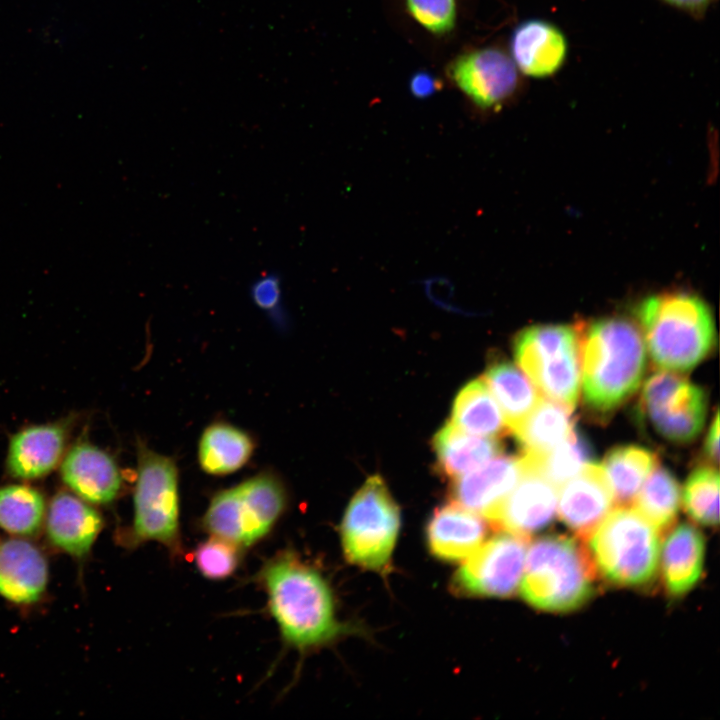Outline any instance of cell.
Listing matches in <instances>:
<instances>
[{
	"label": "cell",
	"instance_id": "26",
	"mask_svg": "<svg viewBox=\"0 0 720 720\" xmlns=\"http://www.w3.org/2000/svg\"><path fill=\"white\" fill-rule=\"evenodd\" d=\"M254 448L253 439L245 431L228 423H213L201 435L199 464L208 474L227 475L242 468Z\"/></svg>",
	"mask_w": 720,
	"mask_h": 720
},
{
	"label": "cell",
	"instance_id": "22",
	"mask_svg": "<svg viewBox=\"0 0 720 720\" xmlns=\"http://www.w3.org/2000/svg\"><path fill=\"white\" fill-rule=\"evenodd\" d=\"M486 522L479 514L457 504L437 508L429 519L426 538L431 553L445 561L469 557L485 541Z\"/></svg>",
	"mask_w": 720,
	"mask_h": 720
},
{
	"label": "cell",
	"instance_id": "9",
	"mask_svg": "<svg viewBox=\"0 0 720 720\" xmlns=\"http://www.w3.org/2000/svg\"><path fill=\"white\" fill-rule=\"evenodd\" d=\"M400 511L385 481L369 477L348 504L341 524L344 554L352 564L383 572L400 530Z\"/></svg>",
	"mask_w": 720,
	"mask_h": 720
},
{
	"label": "cell",
	"instance_id": "1",
	"mask_svg": "<svg viewBox=\"0 0 720 720\" xmlns=\"http://www.w3.org/2000/svg\"><path fill=\"white\" fill-rule=\"evenodd\" d=\"M256 580L266 594L267 609L288 646L306 651L343 633L327 581L294 552L282 551L267 560Z\"/></svg>",
	"mask_w": 720,
	"mask_h": 720
},
{
	"label": "cell",
	"instance_id": "33",
	"mask_svg": "<svg viewBox=\"0 0 720 720\" xmlns=\"http://www.w3.org/2000/svg\"><path fill=\"white\" fill-rule=\"evenodd\" d=\"M683 505L697 523L717 526L719 522V473L712 466L696 468L683 489Z\"/></svg>",
	"mask_w": 720,
	"mask_h": 720
},
{
	"label": "cell",
	"instance_id": "16",
	"mask_svg": "<svg viewBox=\"0 0 720 720\" xmlns=\"http://www.w3.org/2000/svg\"><path fill=\"white\" fill-rule=\"evenodd\" d=\"M508 53L522 76L544 79L554 76L565 65L569 43L557 25L532 18L514 27Z\"/></svg>",
	"mask_w": 720,
	"mask_h": 720
},
{
	"label": "cell",
	"instance_id": "13",
	"mask_svg": "<svg viewBox=\"0 0 720 720\" xmlns=\"http://www.w3.org/2000/svg\"><path fill=\"white\" fill-rule=\"evenodd\" d=\"M473 0H386L393 23L414 44L443 49L471 16Z\"/></svg>",
	"mask_w": 720,
	"mask_h": 720
},
{
	"label": "cell",
	"instance_id": "31",
	"mask_svg": "<svg viewBox=\"0 0 720 720\" xmlns=\"http://www.w3.org/2000/svg\"><path fill=\"white\" fill-rule=\"evenodd\" d=\"M648 475L633 504L659 532H663L672 526L677 517L680 486L673 474L658 464Z\"/></svg>",
	"mask_w": 720,
	"mask_h": 720
},
{
	"label": "cell",
	"instance_id": "20",
	"mask_svg": "<svg viewBox=\"0 0 720 720\" xmlns=\"http://www.w3.org/2000/svg\"><path fill=\"white\" fill-rule=\"evenodd\" d=\"M523 473L521 457L495 456L451 486L454 502L491 520Z\"/></svg>",
	"mask_w": 720,
	"mask_h": 720
},
{
	"label": "cell",
	"instance_id": "23",
	"mask_svg": "<svg viewBox=\"0 0 720 720\" xmlns=\"http://www.w3.org/2000/svg\"><path fill=\"white\" fill-rule=\"evenodd\" d=\"M705 554L704 537L694 526L682 523L664 541L661 568L667 592L680 597L701 577Z\"/></svg>",
	"mask_w": 720,
	"mask_h": 720
},
{
	"label": "cell",
	"instance_id": "30",
	"mask_svg": "<svg viewBox=\"0 0 720 720\" xmlns=\"http://www.w3.org/2000/svg\"><path fill=\"white\" fill-rule=\"evenodd\" d=\"M46 514L43 494L25 484L0 487V529L16 537L36 535Z\"/></svg>",
	"mask_w": 720,
	"mask_h": 720
},
{
	"label": "cell",
	"instance_id": "4",
	"mask_svg": "<svg viewBox=\"0 0 720 720\" xmlns=\"http://www.w3.org/2000/svg\"><path fill=\"white\" fill-rule=\"evenodd\" d=\"M596 566L574 538L547 535L528 549L520 593L531 606L550 612L581 607L595 591Z\"/></svg>",
	"mask_w": 720,
	"mask_h": 720
},
{
	"label": "cell",
	"instance_id": "2",
	"mask_svg": "<svg viewBox=\"0 0 720 720\" xmlns=\"http://www.w3.org/2000/svg\"><path fill=\"white\" fill-rule=\"evenodd\" d=\"M580 333V370L585 405L607 414L639 387L647 354L642 332L631 321L609 317L592 322Z\"/></svg>",
	"mask_w": 720,
	"mask_h": 720
},
{
	"label": "cell",
	"instance_id": "35",
	"mask_svg": "<svg viewBox=\"0 0 720 720\" xmlns=\"http://www.w3.org/2000/svg\"><path fill=\"white\" fill-rule=\"evenodd\" d=\"M251 297L254 303L263 310H273L280 302V279L274 274L263 275L258 278L252 288Z\"/></svg>",
	"mask_w": 720,
	"mask_h": 720
},
{
	"label": "cell",
	"instance_id": "37",
	"mask_svg": "<svg viewBox=\"0 0 720 720\" xmlns=\"http://www.w3.org/2000/svg\"><path fill=\"white\" fill-rule=\"evenodd\" d=\"M705 456L717 465L719 459V415L716 412L713 422L708 430L704 445Z\"/></svg>",
	"mask_w": 720,
	"mask_h": 720
},
{
	"label": "cell",
	"instance_id": "8",
	"mask_svg": "<svg viewBox=\"0 0 720 720\" xmlns=\"http://www.w3.org/2000/svg\"><path fill=\"white\" fill-rule=\"evenodd\" d=\"M133 522L129 544L154 541L170 553H181L179 526L178 471L174 460L137 446L136 483L133 494Z\"/></svg>",
	"mask_w": 720,
	"mask_h": 720
},
{
	"label": "cell",
	"instance_id": "27",
	"mask_svg": "<svg viewBox=\"0 0 720 720\" xmlns=\"http://www.w3.org/2000/svg\"><path fill=\"white\" fill-rule=\"evenodd\" d=\"M484 382L498 403L509 431L521 422L542 398L537 388L510 361H492Z\"/></svg>",
	"mask_w": 720,
	"mask_h": 720
},
{
	"label": "cell",
	"instance_id": "3",
	"mask_svg": "<svg viewBox=\"0 0 720 720\" xmlns=\"http://www.w3.org/2000/svg\"><path fill=\"white\" fill-rule=\"evenodd\" d=\"M638 316L651 359L665 370L688 371L714 346L713 316L698 296L682 292L650 296L640 304Z\"/></svg>",
	"mask_w": 720,
	"mask_h": 720
},
{
	"label": "cell",
	"instance_id": "28",
	"mask_svg": "<svg viewBox=\"0 0 720 720\" xmlns=\"http://www.w3.org/2000/svg\"><path fill=\"white\" fill-rule=\"evenodd\" d=\"M452 424L477 436L496 438L509 431L504 415L483 379L468 382L452 406Z\"/></svg>",
	"mask_w": 720,
	"mask_h": 720
},
{
	"label": "cell",
	"instance_id": "15",
	"mask_svg": "<svg viewBox=\"0 0 720 720\" xmlns=\"http://www.w3.org/2000/svg\"><path fill=\"white\" fill-rule=\"evenodd\" d=\"M558 515L578 538L586 540L610 512L612 492L602 465L588 463L559 486Z\"/></svg>",
	"mask_w": 720,
	"mask_h": 720
},
{
	"label": "cell",
	"instance_id": "14",
	"mask_svg": "<svg viewBox=\"0 0 720 720\" xmlns=\"http://www.w3.org/2000/svg\"><path fill=\"white\" fill-rule=\"evenodd\" d=\"M556 488L523 463L520 479L490 521L503 531L527 538L553 520L557 509Z\"/></svg>",
	"mask_w": 720,
	"mask_h": 720
},
{
	"label": "cell",
	"instance_id": "7",
	"mask_svg": "<svg viewBox=\"0 0 720 720\" xmlns=\"http://www.w3.org/2000/svg\"><path fill=\"white\" fill-rule=\"evenodd\" d=\"M517 364L537 390L574 408L580 391V333L563 324L534 325L518 333L513 345Z\"/></svg>",
	"mask_w": 720,
	"mask_h": 720
},
{
	"label": "cell",
	"instance_id": "29",
	"mask_svg": "<svg viewBox=\"0 0 720 720\" xmlns=\"http://www.w3.org/2000/svg\"><path fill=\"white\" fill-rule=\"evenodd\" d=\"M657 465V457L650 450L636 445H623L611 449L603 461L613 497L618 507L633 504L651 470Z\"/></svg>",
	"mask_w": 720,
	"mask_h": 720
},
{
	"label": "cell",
	"instance_id": "18",
	"mask_svg": "<svg viewBox=\"0 0 720 720\" xmlns=\"http://www.w3.org/2000/svg\"><path fill=\"white\" fill-rule=\"evenodd\" d=\"M44 521L50 543L77 559L88 555L103 528L101 514L90 503L64 491L51 499Z\"/></svg>",
	"mask_w": 720,
	"mask_h": 720
},
{
	"label": "cell",
	"instance_id": "21",
	"mask_svg": "<svg viewBox=\"0 0 720 720\" xmlns=\"http://www.w3.org/2000/svg\"><path fill=\"white\" fill-rule=\"evenodd\" d=\"M48 564L32 542L10 538L0 542V596L19 605L39 601L48 584Z\"/></svg>",
	"mask_w": 720,
	"mask_h": 720
},
{
	"label": "cell",
	"instance_id": "24",
	"mask_svg": "<svg viewBox=\"0 0 720 720\" xmlns=\"http://www.w3.org/2000/svg\"><path fill=\"white\" fill-rule=\"evenodd\" d=\"M433 450L438 471L455 479L497 456L502 445L495 438L473 435L447 423L434 435Z\"/></svg>",
	"mask_w": 720,
	"mask_h": 720
},
{
	"label": "cell",
	"instance_id": "34",
	"mask_svg": "<svg viewBox=\"0 0 720 720\" xmlns=\"http://www.w3.org/2000/svg\"><path fill=\"white\" fill-rule=\"evenodd\" d=\"M241 548L218 537L210 536L194 551L199 572L208 579L220 580L232 575L239 566Z\"/></svg>",
	"mask_w": 720,
	"mask_h": 720
},
{
	"label": "cell",
	"instance_id": "36",
	"mask_svg": "<svg viewBox=\"0 0 720 720\" xmlns=\"http://www.w3.org/2000/svg\"><path fill=\"white\" fill-rule=\"evenodd\" d=\"M409 92L417 99H426L443 88L442 80L430 71L420 70L411 75L408 81Z\"/></svg>",
	"mask_w": 720,
	"mask_h": 720
},
{
	"label": "cell",
	"instance_id": "11",
	"mask_svg": "<svg viewBox=\"0 0 720 720\" xmlns=\"http://www.w3.org/2000/svg\"><path fill=\"white\" fill-rule=\"evenodd\" d=\"M640 410L654 430L676 443H688L701 432L707 413L705 391L683 376L653 373L645 382Z\"/></svg>",
	"mask_w": 720,
	"mask_h": 720
},
{
	"label": "cell",
	"instance_id": "25",
	"mask_svg": "<svg viewBox=\"0 0 720 720\" xmlns=\"http://www.w3.org/2000/svg\"><path fill=\"white\" fill-rule=\"evenodd\" d=\"M573 408L541 398L531 412L510 432L524 455L538 456L565 440L575 429Z\"/></svg>",
	"mask_w": 720,
	"mask_h": 720
},
{
	"label": "cell",
	"instance_id": "5",
	"mask_svg": "<svg viewBox=\"0 0 720 720\" xmlns=\"http://www.w3.org/2000/svg\"><path fill=\"white\" fill-rule=\"evenodd\" d=\"M659 534L635 508L618 507L588 538L596 569L617 585L641 587L652 583L660 561Z\"/></svg>",
	"mask_w": 720,
	"mask_h": 720
},
{
	"label": "cell",
	"instance_id": "12",
	"mask_svg": "<svg viewBox=\"0 0 720 720\" xmlns=\"http://www.w3.org/2000/svg\"><path fill=\"white\" fill-rule=\"evenodd\" d=\"M527 538L503 531L473 552L454 577L456 590L470 596L506 597L522 577Z\"/></svg>",
	"mask_w": 720,
	"mask_h": 720
},
{
	"label": "cell",
	"instance_id": "32",
	"mask_svg": "<svg viewBox=\"0 0 720 720\" xmlns=\"http://www.w3.org/2000/svg\"><path fill=\"white\" fill-rule=\"evenodd\" d=\"M525 466L559 487L591 462L589 441L577 430L551 450L538 456L522 455Z\"/></svg>",
	"mask_w": 720,
	"mask_h": 720
},
{
	"label": "cell",
	"instance_id": "10",
	"mask_svg": "<svg viewBox=\"0 0 720 720\" xmlns=\"http://www.w3.org/2000/svg\"><path fill=\"white\" fill-rule=\"evenodd\" d=\"M446 80L476 111L495 112L522 88V75L508 50L496 45L469 46L449 59Z\"/></svg>",
	"mask_w": 720,
	"mask_h": 720
},
{
	"label": "cell",
	"instance_id": "38",
	"mask_svg": "<svg viewBox=\"0 0 720 720\" xmlns=\"http://www.w3.org/2000/svg\"><path fill=\"white\" fill-rule=\"evenodd\" d=\"M664 3L677 8L690 16L700 18L704 16L712 0H661Z\"/></svg>",
	"mask_w": 720,
	"mask_h": 720
},
{
	"label": "cell",
	"instance_id": "19",
	"mask_svg": "<svg viewBox=\"0 0 720 720\" xmlns=\"http://www.w3.org/2000/svg\"><path fill=\"white\" fill-rule=\"evenodd\" d=\"M66 421L26 427L15 433L8 445L9 475L33 480L49 474L63 457L68 438Z\"/></svg>",
	"mask_w": 720,
	"mask_h": 720
},
{
	"label": "cell",
	"instance_id": "17",
	"mask_svg": "<svg viewBox=\"0 0 720 720\" xmlns=\"http://www.w3.org/2000/svg\"><path fill=\"white\" fill-rule=\"evenodd\" d=\"M61 477L65 485L90 504H109L122 487L120 469L106 451L88 443L74 445L61 463Z\"/></svg>",
	"mask_w": 720,
	"mask_h": 720
},
{
	"label": "cell",
	"instance_id": "6",
	"mask_svg": "<svg viewBox=\"0 0 720 720\" xmlns=\"http://www.w3.org/2000/svg\"><path fill=\"white\" fill-rule=\"evenodd\" d=\"M286 504V490L278 477L260 473L217 493L202 518V527L210 536L247 548L271 531Z\"/></svg>",
	"mask_w": 720,
	"mask_h": 720
}]
</instances>
